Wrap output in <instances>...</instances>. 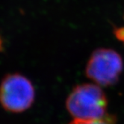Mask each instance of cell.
<instances>
[{
	"label": "cell",
	"instance_id": "6da1fadb",
	"mask_svg": "<svg viewBox=\"0 0 124 124\" xmlns=\"http://www.w3.org/2000/svg\"><path fill=\"white\" fill-rule=\"evenodd\" d=\"M66 106L75 120H98L107 115L108 100L98 85L87 83L74 88L67 97Z\"/></svg>",
	"mask_w": 124,
	"mask_h": 124
},
{
	"label": "cell",
	"instance_id": "7a4b0ae2",
	"mask_svg": "<svg viewBox=\"0 0 124 124\" xmlns=\"http://www.w3.org/2000/svg\"><path fill=\"white\" fill-rule=\"evenodd\" d=\"M35 97L34 87L28 78L20 73L5 76L0 84V104L12 113L29 109Z\"/></svg>",
	"mask_w": 124,
	"mask_h": 124
},
{
	"label": "cell",
	"instance_id": "3957f363",
	"mask_svg": "<svg viewBox=\"0 0 124 124\" xmlns=\"http://www.w3.org/2000/svg\"><path fill=\"white\" fill-rule=\"evenodd\" d=\"M123 70V60L117 52L99 49L93 52L86 67L87 77L101 86L114 85Z\"/></svg>",
	"mask_w": 124,
	"mask_h": 124
},
{
	"label": "cell",
	"instance_id": "277c9868",
	"mask_svg": "<svg viewBox=\"0 0 124 124\" xmlns=\"http://www.w3.org/2000/svg\"><path fill=\"white\" fill-rule=\"evenodd\" d=\"M116 119L112 115L107 114L105 117L98 120H74L69 124H115Z\"/></svg>",
	"mask_w": 124,
	"mask_h": 124
},
{
	"label": "cell",
	"instance_id": "5b68a950",
	"mask_svg": "<svg viewBox=\"0 0 124 124\" xmlns=\"http://www.w3.org/2000/svg\"><path fill=\"white\" fill-rule=\"evenodd\" d=\"M0 44H1V39H0Z\"/></svg>",
	"mask_w": 124,
	"mask_h": 124
}]
</instances>
